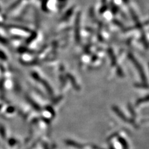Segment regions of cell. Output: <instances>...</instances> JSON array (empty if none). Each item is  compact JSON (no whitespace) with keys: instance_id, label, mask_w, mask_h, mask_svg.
I'll return each mask as SVG.
<instances>
[{"instance_id":"cell-1","label":"cell","mask_w":149,"mask_h":149,"mask_svg":"<svg viewBox=\"0 0 149 149\" xmlns=\"http://www.w3.org/2000/svg\"><path fill=\"white\" fill-rule=\"evenodd\" d=\"M129 57H130V60H131V61L135 65V66H136V67L137 69V70L139 71V72L140 73V74H141V78L142 79V80H143L144 81H146L147 79H146V75H145V73H144V72H143V68H142V66L141 65V64H140L137 62V60L136 58H135L132 55L130 54L129 55Z\"/></svg>"},{"instance_id":"cell-2","label":"cell","mask_w":149,"mask_h":149,"mask_svg":"<svg viewBox=\"0 0 149 149\" xmlns=\"http://www.w3.org/2000/svg\"><path fill=\"white\" fill-rule=\"evenodd\" d=\"M116 113H117L118 114V115L119 116V117L122 119L124 121H126V122H129V120L127 118L126 116H125L124 114H123L122 113V112H121L120 110H119L118 109H116Z\"/></svg>"},{"instance_id":"cell-3","label":"cell","mask_w":149,"mask_h":149,"mask_svg":"<svg viewBox=\"0 0 149 149\" xmlns=\"http://www.w3.org/2000/svg\"><path fill=\"white\" fill-rule=\"evenodd\" d=\"M147 101H149V95L137 100L136 102V105H139L140 104L143 103V102H147Z\"/></svg>"},{"instance_id":"cell-4","label":"cell","mask_w":149,"mask_h":149,"mask_svg":"<svg viewBox=\"0 0 149 149\" xmlns=\"http://www.w3.org/2000/svg\"><path fill=\"white\" fill-rule=\"evenodd\" d=\"M119 141L121 142V143H122V145L124 147V149H128L129 148V146L127 145V143L126 142V141H125L124 139H123L122 138H120Z\"/></svg>"},{"instance_id":"cell-5","label":"cell","mask_w":149,"mask_h":149,"mask_svg":"<svg viewBox=\"0 0 149 149\" xmlns=\"http://www.w3.org/2000/svg\"><path fill=\"white\" fill-rule=\"evenodd\" d=\"M72 9H70V10H69V11L67 12V15L65 16H64V17H63L62 19H63V20H65V19L68 18L70 16V15L72 14Z\"/></svg>"}]
</instances>
